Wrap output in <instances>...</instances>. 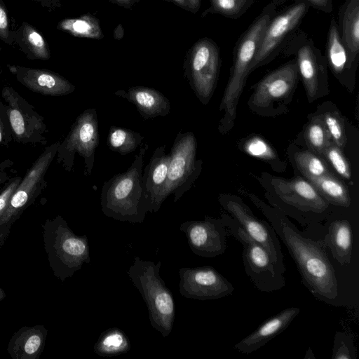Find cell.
<instances>
[{"label":"cell","instance_id":"obj_12","mask_svg":"<svg viewBox=\"0 0 359 359\" xmlns=\"http://www.w3.org/2000/svg\"><path fill=\"white\" fill-rule=\"evenodd\" d=\"M99 144L98 119L96 109H85L76 118L70 130L56 153L57 163L66 171L72 170L75 154L84 160V175H90L94 165L95 152Z\"/></svg>","mask_w":359,"mask_h":359},{"label":"cell","instance_id":"obj_27","mask_svg":"<svg viewBox=\"0 0 359 359\" xmlns=\"http://www.w3.org/2000/svg\"><path fill=\"white\" fill-rule=\"evenodd\" d=\"M308 180L318 193L330 204L342 208L351 205V196L347 187L332 173Z\"/></svg>","mask_w":359,"mask_h":359},{"label":"cell","instance_id":"obj_34","mask_svg":"<svg viewBox=\"0 0 359 359\" xmlns=\"http://www.w3.org/2000/svg\"><path fill=\"white\" fill-rule=\"evenodd\" d=\"M336 146L343 150L346 144V135L344 119L337 110L327 111L319 114Z\"/></svg>","mask_w":359,"mask_h":359},{"label":"cell","instance_id":"obj_5","mask_svg":"<svg viewBox=\"0 0 359 359\" xmlns=\"http://www.w3.org/2000/svg\"><path fill=\"white\" fill-rule=\"evenodd\" d=\"M42 229L49 266L61 281L72 277L83 264L90 262L86 235L75 234L62 216L47 219Z\"/></svg>","mask_w":359,"mask_h":359},{"label":"cell","instance_id":"obj_20","mask_svg":"<svg viewBox=\"0 0 359 359\" xmlns=\"http://www.w3.org/2000/svg\"><path fill=\"white\" fill-rule=\"evenodd\" d=\"M300 312L299 307H289L264 321L252 333L244 337L234 348L244 354H250L283 332Z\"/></svg>","mask_w":359,"mask_h":359},{"label":"cell","instance_id":"obj_18","mask_svg":"<svg viewBox=\"0 0 359 359\" xmlns=\"http://www.w3.org/2000/svg\"><path fill=\"white\" fill-rule=\"evenodd\" d=\"M180 231L185 233L191 251L205 258H214L226 249V227L222 218L205 216L203 220L183 222Z\"/></svg>","mask_w":359,"mask_h":359},{"label":"cell","instance_id":"obj_6","mask_svg":"<svg viewBox=\"0 0 359 359\" xmlns=\"http://www.w3.org/2000/svg\"><path fill=\"white\" fill-rule=\"evenodd\" d=\"M271 194L276 208L302 226L321 222L330 215V205L308 180L274 178Z\"/></svg>","mask_w":359,"mask_h":359},{"label":"cell","instance_id":"obj_42","mask_svg":"<svg viewBox=\"0 0 359 359\" xmlns=\"http://www.w3.org/2000/svg\"><path fill=\"white\" fill-rule=\"evenodd\" d=\"M248 149L253 155L257 156H262V154H268L269 153L268 146L259 139L252 140L248 147Z\"/></svg>","mask_w":359,"mask_h":359},{"label":"cell","instance_id":"obj_47","mask_svg":"<svg viewBox=\"0 0 359 359\" xmlns=\"http://www.w3.org/2000/svg\"><path fill=\"white\" fill-rule=\"evenodd\" d=\"M135 2H138V1H142V0H135ZM163 1H168V0H163Z\"/></svg>","mask_w":359,"mask_h":359},{"label":"cell","instance_id":"obj_32","mask_svg":"<svg viewBox=\"0 0 359 359\" xmlns=\"http://www.w3.org/2000/svg\"><path fill=\"white\" fill-rule=\"evenodd\" d=\"M210 7L205 10L201 16L217 14L229 19H238L243 16L254 4L255 0H208Z\"/></svg>","mask_w":359,"mask_h":359},{"label":"cell","instance_id":"obj_46","mask_svg":"<svg viewBox=\"0 0 359 359\" xmlns=\"http://www.w3.org/2000/svg\"><path fill=\"white\" fill-rule=\"evenodd\" d=\"M6 294L5 291L1 287H0V302L4 300L6 297Z\"/></svg>","mask_w":359,"mask_h":359},{"label":"cell","instance_id":"obj_16","mask_svg":"<svg viewBox=\"0 0 359 359\" xmlns=\"http://www.w3.org/2000/svg\"><path fill=\"white\" fill-rule=\"evenodd\" d=\"M299 79L297 62L289 60L269 73L255 86L249 104L257 112H267L275 104L292 97Z\"/></svg>","mask_w":359,"mask_h":359},{"label":"cell","instance_id":"obj_10","mask_svg":"<svg viewBox=\"0 0 359 359\" xmlns=\"http://www.w3.org/2000/svg\"><path fill=\"white\" fill-rule=\"evenodd\" d=\"M197 142L194 133L180 131L171 148L167 180L160 196L158 204L161 207L167 197L174 194V202H177L190 189L199 175L202 161L196 160Z\"/></svg>","mask_w":359,"mask_h":359},{"label":"cell","instance_id":"obj_21","mask_svg":"<svg viewBox=\"0 0 359 359\" xmlns=\"http://www.w3.org/2000/svg\"><path fill=\"white\" fill-rule=\"evenodd\" d=\"M165 149V145H163L154 151L142 172L143 191L152 212H158L161 208L158 201L166 183L170 154H166Z\"/></svg>","mask_w":359,"mask_h":359},{"label":"cell","instance_id":"obj_26","mask_svg":"<svg viewBox=\"0 0 359 359\" xmlns=\"http://www.w3.org/2000/svg\"><path fill=\"white\" fill-rule=\"evenodd\" d=\"M333 258L341 265L348 264L353 252V231L346 219H336L330 222L327 233L323 242Z\"/></svg>","mask_w":359,"mask_h":359},{"label":"cell","instance_id":"obj_13","mask_svg":"<svg viewBox=\"0 0 359 359\" xmlns=\"http://www.w3.org/2000/svg\"><path fill=\"white\" fill-rule=\"evenodd\" d=\"M309 8L302 1H294L275 15L264 32L257 52L249 67V74L255 69L271 62L282 52L287 41L299 29Z\"/></svg>","mask_w":359,"mask_h":359},{"label":"cell","instance_id":"obj_44","mask_svg":"<svg viewBox=\"0 0 359 359\" xmlns=\"http://www.w3.org/2000/svg\"><path fill=\"white\" fill-rule=\"evenodd\" d=\"M13 178L10 176L6 170H3L2 166H0V191L4 189L6 184Z\"/></svg>","mask_w":359,"mask_h":359},{"label":"cell","instance_id":"obj_45","mask_svg":"<svg viewBox=\"0 0 359 359\" xmlns=\"http://www.w3.org/2000/svg\"><path fill=\"white\" fill-rule=\"evenodd\" d=\"M114 4H117L119 6L131 8L133 4L135 3V0H109Z\"/></svg>","mask_w":359,"mask_h":359},{"label":"cell","instance_id":"obj_31","mask_svg":"<svg viewBox=\"0 0 359 359\" xmlns=\"http://www.w3.org/2000/svg\"><path fill=\"white\" fill-rule=\"evenodd\" d=\"M304 138L310 150L320 156L332 142L320 115L311 117L305 129Z\"/></svg>","mask_w":359,"mask_h":359},{"label":"cell","instance_id":"obj_36","mask_svg":"<svg viewBox=\"0 0 359 359\" xmlns=\"http://www.w3.org/2000/svg\"><path fill=\"white\" fill-rule=\"evenodd\" d=\"M332 358H356V348L353 337L351 335L341 331L336 332L334 338Z\"/></svg>","mask_w":359,"mask_h":359},{"label":"cell","instance_id":"obj_11","mask_svg":"<svg viewBox=\"0 0 359 359\" xmlns=\"http://www.w3.org/2000/svg\"><path fill=\"white\" fill-rule=\"evenodd\" d=\"M220 50L212 39L203 37L189 50L184 63V76L198 99L207 104L217 83Z\"/></svg>","mask_w":359,"mask_h":359},{"label":"cell","instance_id":"obj_37","mask_svg":"<svg viewBox=\"0 0 359 359\" xmlns=\"http://www.w3.org/2000/svg\"><path fill=\"white\" fill-rule=\"evenodd\" d=\"M25 41L34 57L48 60L50 53L43 36L32 27L27 25L23 29Z\"/></svg>","mask_w":359,"mask_h":359},{"label":"cell","instance_id":"obj_23","mask_svg":"<svg viewBox=\"0 0 359 359\" xmlns=\"http://www.w3.org/2000/svg\"><path fill=\"white\" fill-rule=\"evenodd\" d=\"M341 39L355 70L359 59V0H345L340 6L337 21Z\"/></svg>","mask_w":359,"mask_h":359},{"label":"cell","instance_id":"obj_28","mask_svg":"<svg viewBox=\"0 0 359 359\" xmlns=\"http://www.w3.org/2000/svg\"><path fill=\"white\" fill-rule=\"evenodd\" d=\"M131 348L128 336L120 329L104 331L93 346L94 352L102 357H112L128 352Z\"/></svg>","mask_w":359,"mask_h":359},{"label":"cell","instance_id":"obj_35","mask_svg":"<svg viewBox=\"0 0 359 359\" xmlns=\"http://www.w3.org/2000/svg\"><path fill=\"white\" fill-rule=\"evenodd\" d=\"M322 157L325 158L335 171L345 180L351 178V170L348 161L344 156L342 150L334 143H331L323 153Z\"/></svg>","mask_w":359,"mask_h":359},{"label":"cell","instance_id":"obj_17","mask_svg":"<svg viewBox=\"0 0 359 359\" xmlns=\"http://www.w3.org/2000/svg\"><path fill=\"white\" fill-rule=\"evenodd\" d=\"M180 294L198 300L217 299L231 294L233 285L210 266L183 267L179 271Z\"/></svg>","mask_w":359,"mask_h":359},{"label":"cell","instance_id":"obj_22","mask_svg":"<svg viewBox=\"0 0 359 359\" xmlns=\"http://www.w3.org/2000/svg\"><path fill=\"white\" fill-rule=\"evenodd\" d=\"M114 93L133 104L144 120L165 116L170 114V101L161 92L154 88L132 86L126 90H118Z\"/></svg>","mask_w":359,"mask_h":359},{"label":"cell","instance_id":"obj_40","mask_svg":"<svg viewBox=\"0 0 359 359\" xmlns=\"http://www.w3.org/2000/svg\"><path fill=\"white\" fill-rule=\"evenodd\" d=\"M302 1L309 7L325 13H331L333 11V0H294Z\"/></svg>","mask_w":359,"mask_h":359},{"label":"cell","instance_id":"obj_14","mask_svg":"<svg viewBox=\"0 0 359 359\" xmlns=\"http://www.w3.org/2000/svg\"><path fill=\"white\" fill-rule=\"evenodd\" d=\"M13 140L24 144H46L48 128L44 118L12 86L1 90Z\"/></svg>","mask_w":359,"mask_h":359},{"label":"cell","instance_id":"obj_43","mask_svg":"<svg viewBox=\"0 0 359 359\" xmlns=\"http://www.w3.org/2000/svg\"><path fill=\"white\" fill-rule=\"evenodd\" d=\"M9 36L8 16L5 9L0 4V37L4 40Z\"/></svg>","mask_w":359,"mask_h":359},{"label":"cell","instance_id":"obj_3","mask_svg":"<svg viewBox=\"0 0 359 359\" xmlns=\"http://www.w3.org/2000/svg\"><path fill=\"white\" fill-rule=\"evenodd\" d=\"M149 145L142 144L128 169L105 181L100 204L106 216L121 222L142 223L147 212H152L142 187L144 157Z\"/></svg>","mask_w":359,"mask_h":359},{"label":"cell","instance_id":"obj_39","mask_svg":"<svg viewBox=\"0 0 359 359\" xmlns=\"http://www.w3.org/2000/svg\"><path fill=\"white\" fill-rule=\"evenodd\" d=\"M21 180L20 176L13 177L0 191V217L7 208L10 200Z\"/></svg>","mask_w":359,"mask_h":359},{"label":"cell","instance_id":"obj_7","mask_svg":"<svg viewBox=\"0 0 359 359\" xmlns=\"http://www.w3.org/2000/svg\"><path fill=\"white\" fill-rule=\"evenodd\" d=\"M60 142L47 147L27 170L0 217V248L3 247L13 224L32 205L46 186V174L55 158Z\"/></svg>","mask_w":359,"mask_h":359},{"label":"cell","instance_id":"obj_24","mask_svg":"<svg viewBox=\"0 0 359 359\" xmlns=\"http://www.w3.org/2000/svg\"><path fill=\"white\" fill-rule=\"evenodd\" d=\"M47 334L43 325L23 326L11 336L7 351L13 359H37L44 349Z\"/></svg>","mask_w":359,"mask_h":359},{"label":"cell","instance_id":"obj_29","mask_svg":"<svg viewBox=\"0 0 359 359\" xmlns=\"http://www.w3.org/2000/svg\"><path fill=\"white\" fill-rule=\"evenodd\" d=\"M58 27L77 37L91 39H101L104 37L99 20L90 14L65 19L60 22Z\"/></svg>","mask_w":359,"mask_h":359},{"label":"cell","instance_id":"obj_33","mask_svg":"<svg viewBox=\"0 0 359 359\" xmlns=\"http://www.w3.org/2000/svg\"><path fill=\"white\" fill-rule=\"evenodd\" d=\"M294 161L306 179L317 178L331 173L323 158L311 150L297 152L294 155Z\"/></svg>","mask_w":359,"mask_h":359},{"label":"cell","instance_id":"obj_9","mask_svg":"<svg viewBox=\"0 0 359 359\" xmlns=\"http://www.w3.org/2000/svg\"><path fill=\"white\" fill-rule=\"evenodd\" d=\"M281 53L287 57H294L309 102L325 93L327 90V65L312 38L298 29L287 41Z\"/></svg>","mask_w":359,"mask_h":359},{"label":"cell","instance_id":"obj_38","mask_svg":"<svg viewBox=\"0 0 359 359\" xmlns=\"http://www.w3.org/2000/svg\"><path fill=\"white\" fill-rule=\"evenodd\" d=\"M13 140L4 103L0 100V145L8 147Z\"/></svg>","mask_w":359,"mask_h":359},{"label":"cell","instance_id":"obj_19","mask_svg":"<svg viewBox=\"0 0 359 359\" xmlns=\"http://www.w3.org/2000/svg\"><path fill=\"white\" fill-rule=\"evenodd\" d=\"M8 69L22 85L43 95L63 96L75 90L68 80L48 69L21 66H9Z\"/></svg>","mask_w":359,"mask_h":359},{"label":"cell","instance_id":"obj_41","mask_svg":"<svg viewBox=\"0 0 359 359\" xmlns=\"http://www.w3.org/2000/svg\"><path fill=\"white\" fill-rule=\"evenodd\" d=\"M202 0H168L181 8L192 13H196L201 7Z\"/></svg>","mask_w":359,"mask_h":359},{"label":"cell","instance_id":"obj_30","mask_svg":"<svg viewBox=\"0 0 359 359\" xmlns=\"http://www.w3.org/2000/svg\"><path fill=\"white\" fill-rule=\"evenodd\" d=\"M144 137L130 129L112 126L107 135V145L111 151L126 155L141 146Z\"/></svg>","mask_w":359,"mask_h":359},{"label":"cell","instance_id":"obj_4","mask_svg":"<svg viewBox=\"0 0 359 359\" xmlns=\"http://www.w3.org/2000/svg\"><path fill=\"white\" fill-rule=\"evenodd\" d=\"M161 266V262L135 257L127 273L147 306L152 327L165 337L173 327L175 305L172 292L160 276Z\"/></svg>","mask_w":359,"mask_h":359},{"label":"cell","instance_id":"obj_2","mask_svg":"<svg viewBox=\"0 0 359 359\" xmlns=\"http://www.w3.org/2000/svg\"><path fill=\"white\" fill-rule=\"evenodd\" d=\"M287 1L271 0L268 3L235 44L230 76L219 107V110L223 111V116L218 128L222 134H226L234 125L238 100L249 75V67L257 52L264 32L278 12V8Z\"/></svg>","mask_w":359,"mask_h":359},{"label":"cell","instance_id":"obj_1","mask_svg":"<svg viewBox=\"0 0 359 359\" xmlns=\"http://www.w3.org/2000/svg\"><path fill=\"white\" fill-rule=\"evenodd\" d=\"M250 198L287 248L304 285L316 299L337 305V279L323 243L305 237L279 210L269 208L255 197Z\"/></svg>","mask_w":359,"mask_h":359},{"label":"cell","instance_id":"obj_8","mask_svg":"<svg viewBox=\"0 0 359 359\" xmlns=\"http://www.w3.org/2000/svg\"><path fill=\"white\" fill-rule=\"evenodd\" d=\"M230 233L243 245L242 258L245 271L255 287L262 292H272L285 285L284 273L273 263L268 252L252 239L231 218L222 217Z\"/></svg>","mask_w":359,"mask_h":359},{"label":"cell","instance_id":"obj_15","mask_svg":"<svg viewBox=\"0 0 359 359\" xmlns=\"http://www.w3.org/2000/svg\"><path fill=\"white\" fill-rule=\"evenodd\" d=\"M219 201L222 208L245 233L264 248L277 269L284 273L286 269L280 243L271 225L255 217L238 196L223 195Z\"/></svg>","mask_w":359,"mask_h":359},{"label":"cell","instance_id":"obj_25","mask_svg":"<svg viewBox=\"0 0 359 359\" xmlns=\"http://www.w3.org/2000/svg\"><path fill=\"white\" fill-rule=\"evenodd\" d=\"M325 60L334 75L344 81L353 78L355 71L349 64L348 55L339 36L337 20L330 22L325 43Z\"/></svg>","mask_w":359,"mask_h":359}]
</instances>
